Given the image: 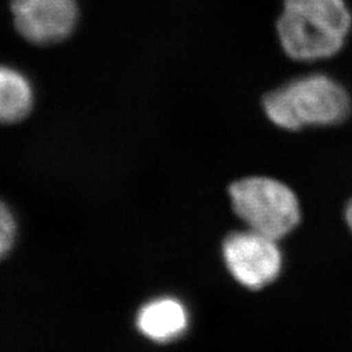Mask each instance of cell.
<instances>
[{
  "instance_id": "obj_3",
  "label": "cell",
  "mask_w": 352,
  "mask_h": 352,
  "mask_svg": "<svg viewBox=\"0 0 352 352\" xmlns=\"http://www.w3.org/2000/svg\"><path fill=\"white\" fill-rule=\"evenodd\" d=\"M232 206L252 231L278 240L300 222L296 195L286 184L270 177H247L230 187Z\"/></svg>"
},
{
  "instance_id": "obj_7",
  "label": "cell",
  "mask_w": 352,
  "mask_h": 352,
  "mask_svg": "<svg viewBox=\"0 0 352 352\" xmlns=\"http://www.w3.org/2000/svg\"><path fill=\"white\" fill-rule=\"evenodd\" d=\"M34 94L29 80L21 72L0 65V123L23 122L33 109Z\"/></svg>"
},
{
  "instance_id": "obj_8",
  "label": "cell",
  "mask_w": 352,
  "mask_h": 352,
  "mask_svg": "<svg viewBox=\"0 0 352 352\" xmlns=\"http://www.w3.org/2000/svg\"><path fill=\"white\" fill-rule=\"evenodd\" d=\"M17 236V225L10 208L0 201V261L13 250Z\"/></svg>"
},
{
  "instance_id": "obj_9",
  "label": "cell",
  "mask_w": 352,
  "mask_h": 352,
  "mask_svg": "<svg viewBox=\"0 0 352 352\" xmlns=\"http://www.w3.org/2000/svg\"><path fill=\"white\" fill-rule=\"evenodd\" d=\"M344 219H346V223H347V226L350 228L352 234V199L349 201L346 209H344Z\"/></svg>"
},
{
  "instance_id": "obj_5",
  "label": "cell",
  "mask_w": 352,
  "mask_h": 352,
  "mask_svg": "<svg viewBox=\"0 0 352 352\" xmlns=\"http://www.w3.org/2000/svg\"><path fill=\"white\" fill-rule=\"evenodd\" d=\"M17 32L36 45H51L68 37L77 21L76 0H12Z\"/></svg>"
},
{
  "instance_id": "obj_2",
  "label": "cell",
  "mask_w": 352,
  "mask_h": 352,
  "mask_svg": "<svg viewBox=\"0 0 352 352\" xmlns=\"http://www.w3.org/2000/svg\"><path fill=\"white\" fill-rule=\"evenodd\" d=\"M346 89L325 75L296 78L265 97V113L276 126L298 131L344 122L351 113Z\"/></svg>"
},
{
  "instance_id": "obj_4",
  "label": "cell",
  "mask_w": 352,
  "mask_h": 352,
  "mask_svg": "<svg viewBox=\"0 0 352 352\" xmlns=\"http://www.w3.org/2000/svg\"><path fill=\"white\" fill-rule=\"evenodd\" d=\"M223 257L232 277L251 289H263L274 282L282 269L277 240L252 230L227 236Z\"/></svg>"
},
{
  "instance_id": "obj_6",
  "label": "cell",
  "mask_w": 352,
  "mask_h": 352,
  "mask_svg": "<svg viewBox=\"0 0 352 352\" xmlns=\"http://www.w3.org/2000/svg\"><path fill=\"white\" fill-rule=\"evenodd\" d=\"M186 307L173 298H161L140 309L136 325L140 333L157 343H168L180 338L188 329Z\"/></svg>"
},
{
  "instance_id": "obj_1",
  "label": "cell",
  "mask_w": 352,
  "mask_h": 352,
  "mask_svg": "<svg viewBox=\"0 0 352 352\" xmlns=\"http://www.w3.org/2000/svg\"><path fill=\"white\" fill-rule=\"evenodd\" d=\"M351 21L344 0H285L278 34L292 59L321 60L340 52Z\"/></svg>"
}]
</instances>
